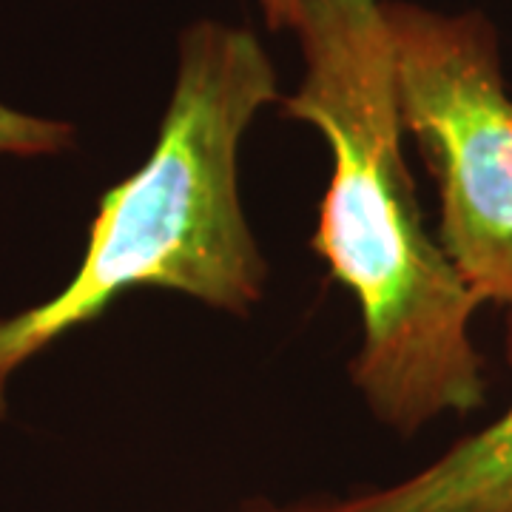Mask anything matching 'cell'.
<instances>
[{"label": "cell", "mask_w": 512, "mask_h": 512, "mask_svg": "<svg viewBox=\"0 0 512 512\" xmlns=\"http://www.w3.org/2000/svg\"><path fill=\"white\" fill-rule=\"evenodd\" d=\"M293 32L305 77L282 114L316 128L330 148L311 248L362 313L356 390L382 424L416 436L487 402L470 330L481 302L421 220L382 0H305Z\"/></svg>", "instance_id": "1"}, {"label": "cell", "mask_w": 512, "mask_h": 512, "mask_svg": "<svg viewBox=\"0 0 512 512\" xmlns=\"http://www.w3.org/2000/svg\"><path fill=\"white\" fill-rule=\"evenodd\" d=\"M274 100V63L248 29L217 20L185 29L157 143L103 194L72 282L0 319V419L20 367L131 288L183 293L234 316L262 299L268 262L239 200V146Z\"/></svg>", "instance_id": "2"}, {"label": "cell", "mask_w": 512, "mask_h": 512, "mask_svg": "<svg viewBox=\"0 0 512 512\" xmlns=\"http://www.w3.org/2000/svg\"><path fill=\"white\" fill-rule=\"evenodd\" d=\"M404 134L439 185V242L481 305L512 308V97L481 12L382 0Z\"/></svg>", "instance_id": "3"}, {"label": "cell", "mask_w": 512, "mask_h": 512, "mask_svg": "<svg viewBox=\"0 0 512 512\" xmlns=\"http://www.w3.org/2000/svg\"><path fill=\"white\" fill-rule=\"evenodd\" d=\"M507 359L512 365V308H507ZM239 512H512V404L396 484L293 504L254 501Z\"/></svg>", "instance_id": "4"}, {"label": "cell", "mask_w": 512, "mask_h": 512, "mask_svg": "<svg viewBox=\"0 0 512 512\" xmlns=\"http://www.w3.org/2000/svg\"><path fill=\"white\" fill-rule=\"evenodd\" d=\"M74 143V128L0 103V157H49Z\"/></svg>", "instance_id": "5"}, {"label": "cell", "mask_w": 512, "mask_h": 512, "mask_svg": "<svg viewBox=\"0 0 512 512\" xmlns=\"http://www.w3.org/2000/svg\"><path fill=\"white\" fill-rule=\"evenodd\" d=\"M302 3L305 0H259L262 15L271 29H293L302 12Z\"/></svg>", "instance_id": "6"}]
</instances>
